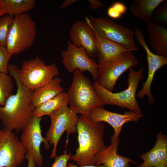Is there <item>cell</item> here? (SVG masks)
<instances>
[{"label": "cell", "mask_w": 167, "mask_h": 167, "mask_svg": "<svg viewBox=\"0 0 167 167\" xmlns=\"http://www.w3.org/2000/svg\"><path fill=\"white\" fill-rule=\"evenodd\" d=\"M19 69L15 65L9 64L8 73L14 79L17 87L15 94H11L4 105L0 108V119L4 128L12 131H20L33 115L35 108L32 102V91L20 81Z\"/></svg>", "instance_id": "1"}, {"label": "cell", "mask_w": 167, "mask_h": 167, "mask_svg": "<svg viewBox=\"0 0 167 167\" xmlns=\"http://www.w3.org/2000/svg\"><path fill=\"white\" fill-rule=\"evenodd\" d=\"M105 128L103 122L94 121L88 116H79L76 126L79 146L70 159L79 166L95 165L96 155L107 147L104 139Z\"/></svg>", "instance_id": "2"}, {"label": "cell", "mask_w": 167, "mask_h": 167, "mask_svg": "<svg viewBox=\"0 0 167 167\" xmlns=\"http://www.w3.org/2000/svg\"><path fill=\"white\" fill-rule=\"evenodd\" d=\"M66 94L69 107L80 115L89 116L94 109L104 105L90 80L79 70L73 72Z\"/></svg>", "instance_id": "3"}, {"label": "cell", "mask_w": 167, "mask_h": 167, "mask_svg": "<svg viewBox=\"0 0 167 167\" xmlns=\"http://www.w3.org/2000/svg\"><path fill=\"white\" fill-rule=\"evenodd\" d=\"M129 70L128 87L123 91L113 93L101 87L96 82L92 84L104 105H116L127 108L134 112H142L137 101L136 96L138 85L143 77L144 67L142 66L138 71H135L132 68Z\"/></svg>", "instance_id": "4"}, {"label": "cell", "mask_w": 167, "mask_h": 167, "mask_svg": "<svg viewBox=\"0 0 167 167\" xmlns=\"http://www.w3.org/2000/svg\"><path fill=\"white\" fill-rule=\"evenodd\" d=\"M36 34L35 22L28 14L15 16L6 47L12 56L19 54L32 46Z\"/></svg>", "instance_id": "5"}, {"label": "cell", "mask_w": 167, "mask_h": 167, "mask_svg": "<svg viewBox=\"0 0 167 167\" xmlns=\"http://www.w3.org/2000/svg\"><path fill=\"white\" fill-rule=\"evenodd\" d=\"M94 34L98 37L115 42L131 51L138 49L134 38L133 31L106 18H86Z\"/></svg>", "instance_id": "6"}, {"label": "cell", "mask_w": 167, "mask_h": 167, "mask_svg": "<svg viewBox=\"0 0 167 167\" xmlns=\"http://www.w3.org/2000/svg\"><path fill=\"white\" fill-rule=\"evenodd\" d=\"M59 74L55 64L46 65L38 57L24 61L19 72L20 81L32 91L46 84Z\"/></svg>", "instance_id": "7"}, {"label": "cell", "mask_w": 167, "mask_h": 167, "mask_svg": "<svg viewBox=\"0 0 167 167\" xmlns=\"http://www.w3.org/2000/svg\"><path fill=\"white\" fill-rule=\"evenodd\" d=\"M50 124L46 132L45 139L53 146L51 158L57 156V147L63 133L68 134L77 131L76 126L79 116L71 109L68 105H64L52 112L49 116Z\"/></svg>", "instance_id": "8"}, {"label": "cell", "mask_w": 167, "mask_h": 167, "mask_svg": "<svg viewBox=\"0 0 167 167\" xmlns=\"http://www.w3.org/2000/svg\"><path fill=\"white\" fill-rule=\"evenodd\" d=\"M138 62L132 51L124 52L115 59L98 65V77L95 82L105 89L112 92L120 76L127 70L135 67Z\"/></svg>", "instance_id": "9"}, {"label": "cell", "mask_w": 167, "mask_h": 167, "mask_svg": "<svg viewBox=\"0 0 167 167\" xmlns=\"http://www.w3.org/2000/svg\"><path fill=\"white\" fill-rule=\"evenodd\" d=\"M41 118L32 115L22 130L20 140L27 153L32 157L36 165H43V158L40 146L42 143L46 149L50 147L49 143L42 135L41 125Z\"/></svg>", "instance_id": "10"}, {"label": "cell", "mask_w": 167, "mask_h": 167, "mask_svg": "<svg viewBox=\"0 0 167 167\" xmlns=\"http://www.w3.org/2000/svg\"><path fill=\"white\" fill-rule=\"evenodd\" d=\"M26 151L13 131L0 130V167H18L25 158Z\"/></svg>", "instance_id": "11"}, {"label": "cell", "mask_w": 167, "mask_h": 167, "mask_svg": "<svg viewBox=\"0 0 167 167\" xmlns=\"http://www.w3.org/2000/svg\"><path fill=\"white\" fill-rule=\"evenodd\" d=\"M67 43L66 49L61 53L64 67L70 73L77 69L82 72L88 71L96 81L98 77V64L89 57L83 47L75 46L70 41Z\"/></svg>", "instance_id": "12"}, {"label": "cell", "mask_w": 167, "mask_h": 167, "mask_svg": "<svg viewBox=\"0 0 167 167\" xmlns=\"http://www.w3.org/2000/svg\"><path fill=\"white\" fill-rule=\"evenodd\" d=\"M143 116L142 112H136L130 110L123 114L109 111L102 108L94 109L89 117L93 121L97 122H105L110 124L113 128L114 132L111 137V142H115L118 137L123 125L130 122H137Z\"/></svg>", "instance_id": "13"}, {"label": "cell", "mask_w": 167, "mask_h": 167, "mask_svg": "<svg viewBox=\"0 0 167 167\" xmlns=\"http://www.w3.org/2000/svg\"><path fill=\"white\" fill-rule=\"evenodd\" d=\"M76 21L70 31L71 42L75 46L83 47L91 58H97V47L94 33L88 21Z\"/></svg>", "instance_id": "14"}, {"label": "cell", "mask_w": 167, "mask_h": 167, "mask_svg": "<svg viewBox=\"0 0 167 167\" xmlns=\"http://www.w3.org/2000/svg\"><path fill=\"white\" fill-rule=\"evenodd\" d=\"M120 141L118 139L115 142L98 152L95 157V165H103L104 167H129L130 162L135 164L132 160L119 155L118 147Z\"/></svg>", "instance_id": "15"}, {"label": "cell", "mask_w": 167, "mask_h": 167, "mask_svg": "<svg viewBox=\"0 0 167 167\" xmlns=\"http://www.w3.org/2000/svg\"><path fill=\"white\" fill-rule=\"evenodd\" d=\"M150 45L155 54L167 57V29L151 21L146 23Z\"/></svg>", "instance_id": "16"}, {"label": "cell", "mask_w": 167, "mask_h": 167, "mask_svg": "<svg viewBox=\"0 0 167 167\" xmlns=\"http://www.w3.org/2000/svg\"><path fill=\"white\" fill-rule=\"evenodd\" d=\"M95 35L97 47L98 65L113 60L123 52L130 51L119 44Z\"/></svg>", "instance_id": "17"}, {"label": "cell", "mask_w": 167, "mask_h": 167, "mask_svg": "<svg viewBox=\"0 0 167 167\" xmlns=\"http://www.w3.org/2000/svg\"><path fill=\"white\" fill-rule=\"evenodd\" d=\"M61 79L55 77L49 82L33 92L32 100L35 108L63 92Z\"/></svg>", "instance_id": "18"}, {"label": "cell", "mask_w": 167, "mask_h": 167, "mask_svg": "<svg viewBox=\"0 0 167 167\" xmlns=\"http://www.w3.org/2000/svg\"><path fill=\"white\" fill-rule=\"evenodd\" d=\"M164 0H136L129 6V10L136 18L148 23L152 21L153 11Z\"/></svg>", "instance_id": "19"}, {"label": "cell", "mask_w": 167, "mask_h": 167, "mask_svg": "<svg viewBox=\"0 0 167 167\" xmlns=\"http://www.w3.org/2000/svg\"><path fill=\"white\" fill-rule=\"evenodd\" d=\"M66 105L68 97L66 93L63 92L36 107L33 115L39 118L49 116L54 110Z\"/></svg>", "instance_id": "20"}, {"label": "cell", "mask_w": 167, "mask_h": 167, "mask_svg": "<svg viewBox=\"0 0 167 167\" xmlns=\"http://www.w3.org/2000/svg\"><path fill=\"white\" fill-rule=\"evenodd\" d=\"M6 14L14 16L24 14L35 6V0H1Z\"/></svg>", "instance_id": "21"}, {"label": "cell", "mask_w": 167, "mask_h": 167, "mask_svg": "<svg viewBox=\"0 0 167 167\" xmlns=\"http://www.w3.org/2000/svg\"><path fill=\"white\" fill-rule=\"evenodd\" d=\"M156 141L152 148L163 167H167V136L161 132L156 135Z\"/></svg>", "instance_id": "22"}, {"label": "cell", "mask_w": 167, "mask_h": 167, "mask_svg": "<svg viewBox=\"0 0 167 167\" xmlns=\"http://www.w3.org/2000/svg\"><path fill=\"white\" fill-rule=\"evenodd\" d=\"M13 88V81L11 76L0 72V108L4 105L12 94Z\"/></svg>", "instance_id": "23"}, {"label": "cell", "mask_w": 167, "mask_h": 167, "mask_svg": "<svg viewBox=\"0 0 167 167\" xmlns=\"http://www.w3.org/2000/svg\"><path fill=\"white\" fill-rule=\"evenodd\" d=\"M14 16L6 14L0 19V46L6 47L9 33Z\"/></svg>", "instance_id": "24"}, {"label": "cell", "mask_w": 167, "mask_h": 167, "mask_svg": "<svg viewBox=\"0 0 167 167\" xmlns=\"http://www.w3.org/2000/svg\"><path fill=\"white\" fill-rule=\"evenodd\" d=\"M152 21L156 24L167 26V1H164L158 7L153 11Z\"/></svg>", "instance_id": "25"}, {"label": "cell", "mask_w": 167, "mask_h": 167, "mask_svg": "<svg viewBox=\"0 0 167 167\" xmlns=\"http://www.w3.org/2000/svg\"><path fill=\"white\" fill-rule=\"evenodd\" d=\"M143 162L136 167H163L152 148L149 152L140 155Z\"/></svg>", "instance_id": "26"}, {"label": "cell", "mask_w": 167, "mask_h": 167, "mask_svg": "<svg viewBox=\"0 0 167 167\" xmlns=\"http://www.w3.org/2000/svg\"><path fill=\"white\" fill-rule=\"evenodd\" d=\"M126 5L120 2L113 3L108 9L107 14L113 19H119L127 11Z\"/></svg>", "instance_id": "27"}, {"label": "cell", "mask_w": 167, "mask_h": 167, "mask_svg": "<svg viewBox=\"0 0 167 167\" xmlns=\"http://www.w3.org/2000/svg\"><path fill=\"white\" fill-rule=\"evenodd\" d=\"M12 56L6 48L0 46V72L8 74L9 62Z\"/></svg>", "instance_id": "28"}, {"label": "cell", "mask_w": 167, "mask_h": 167, "mask_svg": "<svg viewBox=\"0 0 167 167\" xmlns=\"http://www.w3.org/2000/svg\"><path fill=\"white\" fill-rule=\"evenodd\" d=\"M71 153H66L56 156L51 167H67L68 161L70 159Z\"/></svg>", "instance_id": "29"}, {"label": "cell", "mask_w": 167, "mask_h": 167, "mask_svg": "<svg viewBox=\"0 0 167 167\" xmlns=\"http://www.w3.org/2000/svg\"><path fill=\"white\" fill-rule=\"evenodd\" d=\"M89 2V7L92 10H94L102 7H105V5L100 1L98 0H88Z\"/></svg>", "instance_id": "30"}, {"label": "cell", "mask_w": 167, "mask_h": 167, "mask_svg": "<svg viewBox=\"0 0 167 167\" xmlns=\"http://www.w3.org/2000/svg\"><path fill=\"white\" fill-rule=\"evenodd\" d=\"M28 162V167H36V165L32 157L28 153H26L25 156Z\"/></svg>", "instance_id": "31"}, {"label": "cell", "mask_w": 167, "mask_h": 167, "mask_svg": "<svg viewBox=\"0 0 167 167\" xmlns=\"http://www.w3.org/2000/svg\"><path fill=\"white\" fill-rule=\"evenodd\" d=\"M78 1V0H64L60 6V9H64L68 6H70Z\"/></svg>", "instance_id": "32"}, {"label": "cell", "mask_w": 167, "mask_h": 167, "mask_svg": "<svg viewBox=\"0 0 167 167\" xmlns=\"http://www.w3.org/2000/svg\"><path fill=\"white\" fill-rule=\"evenodd\" d=\"M67 167H104L103 165H101L98 166L94 165H86L84 166H77L75 164L71 163H68L67 164Z\"/></svg>", "instance_id": "33"}, {"label": "cell", "mask_w": 167, "mask_h": 167, "mask_svg": "<svg viewBox=\"0 0 167 167\" xmlns=\"http://www.w3.org/2000/svg\"><path fill=\"white\" fill-rule=\"evenodd\" d=\"M5 14L6 11L4 6L1 0H0V18Z\"/></svg>", "instance_id": "34"}]
</instances>
